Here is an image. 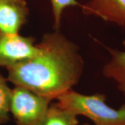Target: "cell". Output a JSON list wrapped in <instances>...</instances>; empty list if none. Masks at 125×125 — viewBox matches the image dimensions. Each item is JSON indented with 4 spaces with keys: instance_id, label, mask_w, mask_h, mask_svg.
Segmentation results:
<instances>
[{
    "instance_id": "7c38bea8",
    "label": "cell",
    "mask_w": 125,
    "mask_h": 125,
    "mask_svg": "<svg viewBox=\"0 0 125 125\" xmlns=\"http://www.w3.org/2000/svg\"><path fill=\"white\" fill-rule=\"evenodd\" d=\"M19 1H25V0H19Z\"/></svg>"
},
{
    "instance_id": "8fae6325",
    "label": "cell",
    "mask_w": 125,
    "mask_h": 125,
    "mask_svg": "<svg viewBox=\"0 0 125 125\" xmlns=\"http://www.w3.org/2000/svg\"><path fill=\"white\" fill-rule=\"evenodd\" d=\"M83 125H90V124H88V123H85V124H83Z\"/></svg>"
},
{
    "instance_id": "277c9868",
    "label": "cell",
    "mask_w": 125,
    "mask_h": 125,
    "mask_svg": "<svg viewBox=\"0 0 125 125\" xmlns=\"http://www.w3.org/2000/svg\"><path fill=\"white\" fill-rule=\"evenodd\" d=\"M38 52L31 36L0 33V66L7 67L33 57Z\"/></svg>"
},
{
    "instance_id": "9c48e42d",
    "label": "cell",
    "mask_w": 125,
    "mask_h": 125,
    "mask_svg": "<svg viewBox=\"0 0 125 125\" xmlns=\"http://www.w3.org/2000/svg\"><path fill=\"white\" fill-rule=\"evenodd\" d=\"M8 80L0 74V125L10 120V100L12 89L8 85Z\"/></svg>"
},
{
    "instance_id": "7a4b0ae2",
    "label": "cell",
    "mask_w": 125,
    "mask_h": 125,
    "mask_svg": "<svg viewBox=\"0 0 125 125\" xmlns=\"http://www.w3.org/2000/svg\"><path fill=\"white\" fill-rule=\"evenodd\" d=\"M61 107L76 115H82L94 125H125V104L119 108L110 107L102 93L85 95L72 89L56 99Z\"/></svg>"
},
{
    "instance_id": "52a82bcc",
    "label": "cell",
    "mask_w": 125,
    "mask_h": 125,
    "mask_svg": "<svg viewBox=\"0 0 125 125\" xmlns=\"http://www.w3.org/2000/svg\"><path fill=\"white\" fill-rule=\"evenodd\" d=\"M111 58L103 67V74L115 81L125 97V52L108 48Z\"/></svg>"
},
{
    "instance_id": "8992f818",
    "label": "cell",
    "mask_w": 125,
    "mask_h": 125,
    "mask_svg": "<svg viewBox=\"0 0 125 125\" xmlns=\"http://www.w3.org/2000/svg\"><path fill=\"white\" fill-rule=\"evenodd\" d=\"M83 13L125 28V0H90L80 5Z\"/></svg>"
},
{
    "instance_id": "ba28073f",
    "label": "cell",
    "mask_w": 125,
    "mask_h": 125,
    "mask_svg": "<svg viewBox=\"0 0 125 125\" xmlns=\"http://www.w3.org/2000/svg\"><path fill=\"white\" fill-rule=\"evenodd\" d=\"M41 125H79L77 115L56 102L49 105Z\"/></svg>"
},
{
    "instance_id": "3957f363",
    "label": "cell",
    "mask_w": 125,
    "mask_h": 125,
    "mask_svg": "<svg viewBox=\"0 0 125 125\" xmlns=\"http://www.w3.org/2000/svg\"><path fill=\"white\" fill-rule=\"evenodd\" d=\"M52 100L20 86L12 89L10 114L15 125H41Z\"/></svg>"
},
{
    "instance_id": "30bf717a",
    "label": "cell",
    "mask_w": 125,
    "mask_h": 125,
    "mask_svg": "<svg viewBox=\"0 0 125 125\" xmlns=\"http://www.w3.org/2000/svg\"><path fill=\"white\" fill-rule=\"evenodd\" d=\"M52 10L54 18V26L56 29L61 27L63 11L70 6H79L80 4L76 0H50Z\"/></svg>"
},
{
    "instance_id": "5b68a950",
    "label": "cell",
    "mask_w": 125,
    "mask_h": 125,
    "mask_svg": "<svg viewBox=\"0 0 125 125\" xmlns=\"http://www.w3.org/2000/svg\"><path fill=\"white\" fill-rule=\"evenodd\" d=\"M29 14L27 1L0 0V33L18 34Z\"/></svg>"
},
{
    "instance_id": "6da1fadb",
    "label": "cell",
    "mask_w": 125,
    "mask_h": 125,
    "mask_svg": "<svg viewBox=\"0 0 125 125\" xmlns=\"http://www.w3.org/2000/svg\"><path fill=\"white\" fill-rule=\"evenodd\" d=\"M32 58L7 67V80L52 101L78 83L84 62L78 46L58 31L45 34Z\"/></svg>"
}]
</instances>
